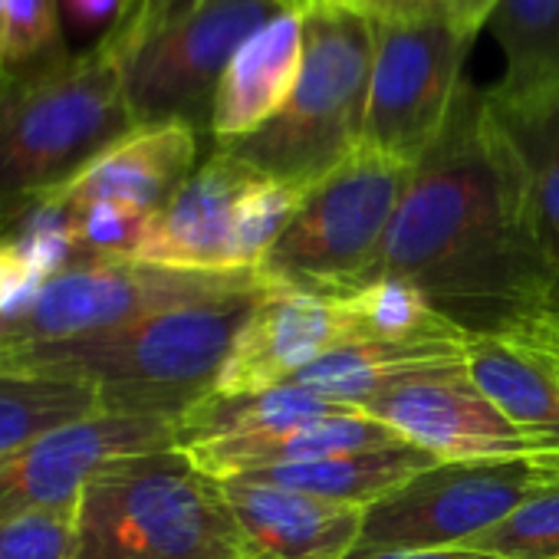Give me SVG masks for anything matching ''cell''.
<instances>
[{"label": "cell", "instance_id": "1", "mask_svg": "<svg viewBox=\"0 0 559 559\" xmlns=\"http://www.w3.org/2000/svg\"><path fill=\"white\" fill-rule=\"evenodd\" d=\"M376 276L408 280L467 336L513 343L530 340L559 290L523 165L484 93H461L441 139L415 165Z\"/></svg>", "mask_w": 559, "mask_h": 559}, {"label": "cell", "instance_id": "2", "mask_svg": "<svg viewBox=\"0 0 559 559\" xmlns=\"http://www.w3.org/2000/svg\"><path fill=\"white\" fill-rule=\"evenodd\" d=\"M263 287L142 317L90 336L0 346V372L86 382L109 415L181 418L211 395Z\"/></svg>", "mask_w": 559, "mask_h": 559}, {"label": "cell", "instance_id": "3", "mask_svg": "<svg viewBox=\"0 0 559 559\" xmlns=\"http://www.w3.org/2000/svg\"><path fill=\"white\" fill-rule=\"evenodd\" d=\"M122 60V40L103 31L83 53L0 67V234L139 129Z\"/></svg>", "mask_w": 559, "mask_h": 559}, {"label": "cell", "instance_id": "4", "mask_svg": "<svg viewBox=\"0 0 559 559\" xmlns=\"http://www.w3.org/2000/svg\"><path fill=\"white\" fill-rule=\"evenodd\" d=\"M73 559H253L224 500L181 448L106 464L76 500Z\"/></svg>", "mask_w": 559, "mask_h": 559}, {"label": "cell", "instance_id": "5", "mask_svg": "<svg viewBox=\"0 0 559 559\" xmlns=\"http://www.w3.org/2000/svg\"><path fill=\"white\" fill-rule=\"evenodd\" d=\"M304 44L300 80L280 116L260 132L214 148L266 178L313 188L362 148L376 53L372 14L359 0L320 4L304 14Z\"/></svg>", "mask_w": 559, "mask_h": 559}, {"label": "cell", "instance_id": "6", "mask_svg": "<svg viewBox=\"0 0 559 559\" xmlns=\"http://www.w3.org/2000/svg\"><path fill=\"white\" fill-rule=\"evenodd\" d=\"M280 11L273 0H129L109 31L122 40L135 126L185 122L207 132L230 57Z\"/></svg>", "mask_w": 559, "mask_h": 559}, {"label": "cell", "instance_id": "7", "mask_svg": "<svg viewBox=\"0 0 559 559\" xmlns=\"http://www.w3.org/2000/svg\"><path fill=\"white\" fill-rule=\"evenodd\" d=\"M415 165L359 148L310 188L294 221L257 263L263 287L343 297L369 280Z\"/></svg>", "mask_w": 559, "mask_h": 559}, {"label": "cell", "instance_id": "8", "mask_svg": "<svg viewBox=\"0 0 559 559\" xmlns=\"http://www.w3.org/2000/svg\"><path fill=\"white\" fill-rule=\"evenodd\" d=\"M376 53L362 145L418 165L454 116L480 27L451 17H372Z\"/></svg>", "mask_w": 559, "mask_h": 559}, {"label": "cell", "instance_id": "9", "mask_svg": "<svg viewBox=\"0 0 559 559\" xmlns=\"http://www.w3.org/2000/svg\"><path fill=\"white\" fill-rule=\"evenodd\" d=\"M253 287H263L257 270L185 273L142 263L135 257H93L50 276L21 317L0 323V346L90 336L162 310L204 304Z\"/></svg>", "mask_w": 559, "mask_h": 559}, {"label": "cell", "instance_id": "10", "mask_svg": "<svg viewBox=\"0 0 559 559\" xmlns=\"http://www.w3.org/2000/svg\"><path fill=\"white\" fill-rule=\"evenodd\" d=\"M556 484L559 464L539 457L435 464L366 507L359 546H457Z\"/></svg>", "mask_w": 559, "mask_h": 559}, {"label": "cell", "instance_id": "11", "mask_svg": "<svg viewBox=\"0 0 559 559\" xmlns=\"http://www.w3.org/2000/svg\"><path fill=\"white\" fill-rule=\"evenodd\" d=\"M178 448V421L152 415H90L0 457V520L70 507L112 461Z\"/></svg>", "mask_w": 559, "mask_h": 559}, {"label": "cell", "instance_id": "12", "mask_svg": "<svg viewBox=\"0 0 559 559\" xmlns=\"http://www.w3.org/2000/svg\"><path fill=\"white\" fill-rule=\"evenodd\" d=\"M362 412L389 425L402 441L428 451L438 464L516 457L552 461L493 408L464 369L405 382L366 402Z\"/></svg>", "mask_w": 559, "mask_h": 559}, {"label": "cell", "instance_id": "13", "mask_svg": "<svg viewBox=\"0 0 559 559\" xmlns=\"http://www.w3.org/2000/svg\"><path fill=\"white\" fill-rule=\"evenodd\" d=\"M346 343V330L330 297L263 287L253 313L227 353L211 395L240 399L287 385L307 366Z\"/></svg>", "mask_w": 559, "mask_h": 559}, {"label": "cell", "instance_id": "14", "mask_svg": "<svg viewBox=\"0 0 559 559\" xmlns=\"http://www.w3.org/2000/svg\"><path fill=\"white\" fill-rule=\"evenodd\" d=\"M257 178L263 175L247 162L214 148L152 217L135 260L185 273H240L230 260V221Z\"/></svg>", "mask_w": 559, "mask_h": 559}, {"label": "cell", "instance_id": "15", "mask_svg": "<svg viewBox=\"0 0 559 559\" xmlns=\"http://www.w3.org/2000/svg\"><path fill=\"white\" fill-rule=\"evenodd\" d=\"M253 559H346L366 523L362 503L310 497L266 480H221Z\"/></svg>", "mask_w": 559, "mask_h": 559}, {"label": "cell", "instance_id": "16", "mask_svg": "<svg viewBox=\"0 0 559 559\" xmlns=\"http://www.w3.org/2000/svg\"><path fill=\"white\" fill-rule=\"evenodd\" d=\"M198 135L201 132L185 122L139 126L47 198L73 211L96 201H119L158 214L198 168Z\"/></svg>", "mask_w": 559, "mask_h": 559}, {"label": "cell", "instance_id": "17", "mask_svg": "<svg viewBox=\"0 0 559 559\" xmlns=\"http://www.w3.org/2000/svg\"><path fill=\"white\" fill-rule=\"evenodd\" d=\"M304 47V14L294 11H280L240 44L214 90L207 122L214 145L240 142L280 116L300 80Z\"/></svg>", "mask_w": 559, "mask_h": 559}, {"label": "cell", "instance_id": "18", "mask_svg": "<svg viewBox=\"0 0 559 559\" xmlns=\"http://www.w3.org/2000/svg\"><path fill=\"white\" fill-rule=\"evenodd\" d=\"M389 444H402V438L379 418L359 412V415H333V418L280 428V431L194 441V444H185L181 451L201 474L214 480H237L266 467L307 464V461H320L333 454L376 451Z\"/></svg>", "mask_w": 559, "mask_h": 559}, {"label": "cell", "instance_id": "19", "mask_svg": "<svg viewBox=\"0 0 559 559\" xmlns=\"http://www.w3.org/2000/svg\"><path fill=\"white\" fill-rule=\"evenodd\" d=\"M464 372L523 438L559 461V369L549 356L513 340L467 336Z\"/></svg>", "mask_w": 559, "mask_h": 559}, {"label": "cell", "instance_id": "20", "mask_svg": "<svg viewBox=\"0 0 559 559\" xmlns=\"http://www.w3.org/2000/svg\"><path fill=\"white\" fill-rule=\"evenodd\" d=\"M464 346L467 336L415 343H346L307 366L294 382L362 408L366 402L405 382L464 369Z\"/></svg>", "mask_w": 559, "mask_h": 559}, {"label": "cell", "instance_id": "21", "mask_svg": "<svg viewBox=\"0 0 559 559\" xmlns=\"http://www.w3.org/2000/svg\"><path fill=\"white\" fill-rule=\"evenodd\" d=\"M484 99L523 165L539 247L559 270V93L533 99H493L484 93Z\"/></svg>", "mask_w": 559, "mask_h": 559}, {"label": "cell", "instance_id": "22", "mask_svg": "<svg viewBox=\"0 0 559 559\" xmlns=\"http://www.w3.org/2000/svg\"><path fill=\"white\" fill-rule=\"evenodd\" d=\"M435 464L438 461L428 451L402 441V444H389V448H376V451L333 454V457H320V461H307V464L266 467V471H257L247 477L287 487V490H300L310 497L372 507L376 500H382L385 493H392L395 487H402L405 480H412L415 474H421Z\"/></svg>", "mask_w": 559, "mask_h": 559}, {"label": "cell", "instance_id": "23", "mask_svg": "<svg viewBox=\"0 0 559 559\" xmlns=\"http://www.w3.org/2000/svg\"><path fill=\"white\" fill-rule=\"evenodd\" d=\"M362 408L326 399L313 389H304L297 382L276 385L257 395L240 399H221L207 395L191 412L178 418V448L211 438H240V435H260V431H280L333 415H359Z\"/></svg>", "mask_w": 559, "mask_h": 559}, {"label": "cell", "instance_id": "24", "mask_svg": "<svg viewBox=\"0 0 559 559\" xmlns=\"http://www.w3.org/2000/svg\"><path fill=\"white\" fill-rule=\"evenodd\" d=\"M487 31L507 63L487 96L533 99L559 93V0H497Z\"/></svg>", "mask_w": 559, "mask_h": 559}, {"label": "cell", "instance_id": "25", "mask_svg": "<svg viewBox=\"0 0 559 559\" xmlns=\"http://www.w3.org/2000/svg\"><path fill=\"white\" fill-rule=\"evenodd\" d=\"M349 343H415L467 336L448 323L428 297L402 276H376L366 287L330 297Z\"/></svg>", "mask_w": 559, "mask_h": 559}, {"label": "cell", "instance_id": "26", "mask_svg": "<svg viewBox=\"0 0 559 559\" xmlns=\"http://www.w3.org/2000/svg\"><path fill=\"white\" fill-rule=\"evenodd\" d=\"M99 412V395L86 382L0 372V457L53 428Z\"/></svg>", "mask_w": 559, "mask_h": 559}, {"label": "cell", "instance_id": "27", "mask_svg": "<svg viewBox=\"0 0 559 559\" xmlns=\"http://www.w3.org/2000/svg\"><path fill=\"white\" fill-rule=\"evenodd\" d=\"M310 188L276 181V178H257L247 194L234 207L230 221V260L234 270H257L263 253L273 247V240L284 234V227L300 211Z\"/></svg>", "mask_w": 559, "mask_h": 559}, {"label": "cell", "instance_id": "28", "mask_svg": "<svg viewBox=\"0 0 559 559\" xmlns=\"http://www.w3.org/2000/svg\"><path fill=\"white\" fill-rule=\"evenodd\" d=\"M457 546L497 559H559V484Z\"/></svg>", "mask_w": 559, "mask_h": 559}, {"label": "cell", "instance_id": "29", "mask_svg": "<svg viewBox=\"0 0 559 559\" xmlns=\"http://www.w3.org/2000/svg\"><path fill=\"white\" fill-rule=\"evenodd\" d=\"M76 503L0 520V559H73Z\"/></svg>", "mask_w": 559, "mask_h": 559}, {"label": "cell", "instance_id": "30", "mask_svg": "<svg viewBox=\"0 0 559 559\" xmlns=\"http://www.w3.org/2000/svg\"><path fill=\"white\" fill-rule=\"evenodd\" d=\"M155 214H145L132 204L96 201L76 211V237L86 260L93 257H135Z\"/></svg>", "mask_w": 559, "mask_h": 559}, {"label": "cell", "instance_id": "31", "mask_svg": "<svg viewBox=\"0 0 559 559\" xmlns=\"http://www.w3.org/2000/svg\"><path fill=\"white\" fill-rule=\"evenodd\" d=\"M63 47L60 0H8V63H31Z\"/></svg>", "mask_w": 559, "mask_h": 559}, {"label": "cell", "instance_id": "32", "mask_svg": "<svg viewBox=\"0 0 559 559\" xmlns=\"http://www.w3.org/2000/svg\"><path fill=\"white\" fill-rule=\"evenodd\" d=\"M44 284L47 276L27 260V253L11 237H0V323L21 317Z\"/></svg>", "mask_w": 559, "mask_h": 559}, {"label": "cell", "instance_id": "33", "mask_svg": "<svg viewBox=\"0 0 559 559\" xmlns=\"http://www.w3.org/2000/svg\"><path fill=\"white\" fill-rule=\"evenodd\" d=\"M372 17L405 21V17H431V14H451L474 27H487L497 0H359Z\"/></svg>", "mask_w": 559, "mask_h": 559}, {"label": "cell", "instance_id": "34", "mask_svg": "<svg viewBox=\"0 0 559 559\" xmlns=\"http://www.w3.org/2000/svg\"><path fill=\"white\" fill-rule=\"evenodd\" d=\"M126 8L129 0H60V11L70 17L76 31H99V27L109 31Z\"/></svg>", "mask_w": 559, "mask_h": 559}, {"label": "cell", "instance_id": "35", "mask_svg": "<svg viewBox=\"0 0 559 559\" xmlns=\"http://www.w3.org/2000/svg\"><path fill=\"white\" fill-rule=\"evenodd\" d=\"M346 559H497L464 546H428V549H369L356 546Z\"/></svg>", "mask_w": 559, "mask_h": 559}, {"label": "cell", "instance_id": "36", "mask_svg": "<svg viewBox=\"0 0 559 559\" xmlns=\"http://www.w3.org/2000/svg\"><path fill=\"white\" fill-rule=\"evenodd\" d=\"M523 346H530V349H536V353H543L549 359H559V290L552 294L549 307L543 310V317L536 320V326H533V333H530V340Z\"/></svg>", "mask_w": 559, "mask_h": 559}, {"label": "cell", "instance_id": "37", "mask_svg": "<svg viewBox=\"0 0 559 559\" xmlns=\"http://www.w3.org/2000/svg\"><path fill=\"white\" fill-rule=\"evenodd\" d=\"M273 4H280L284 11H294V14H307L320 4H346V0H273Z\"/></svg>", "mask_w": 559, "mask_h": 559}, {"label": "cell", "instance_id": "38", "mask_svg": "<svg viewBox=\"0 0 559 559\" xmlns=\"http://www.w3.org/2000/svg\"><path fill=\"white\" fill-rule=\"evenodd\" d=\"M8 63V0H0V67Z\"/></svg>", "mask_w": 559, "mask_h": 559}, {"label": "cell", "instance_id": "39", "mask_svg": "<svg viewBox=\"0 0 559 559\" xmlns=\"http://www.w3.org/2000/svg\"><path fill=\"white\" fill-rule=\"evenodd\" d=\"M552 362H556V369H559V359H552Z\"/></svg>", "mask_w": 559, "mask_h": 559}]
</instances>
